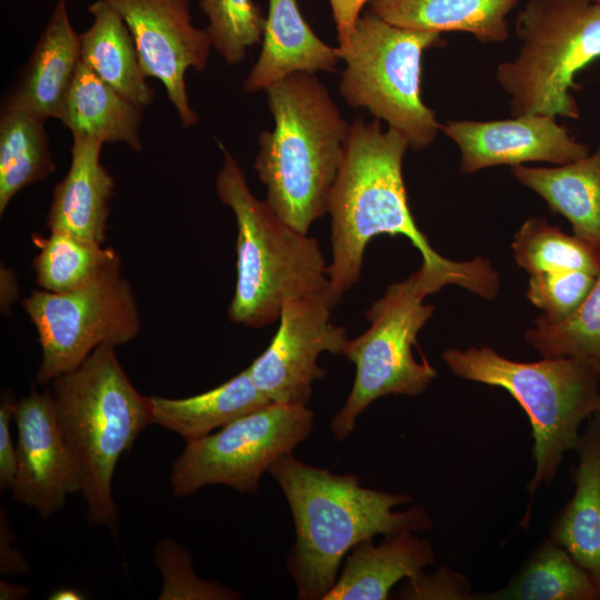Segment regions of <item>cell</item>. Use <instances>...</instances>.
<instances>
[{
  "label": "cell",
  "mask_w": 600,
  "mask_h": 600,
  "mask_svg": "<svg viewBox=\"0 0 600 600\" xmlns=\"http://www.w3.org/2000/svg\"><path fill=\"white\" fill-rule=\"evenodd\" d=\"M574 493L550 539L582 567L600 589V414L590 420L576 448Z\"/></svg>",
  "instance_id": "20"
},
{
  "label": "cell",
  "mask_w": 600,
  "mask_h": 600,
  "mask_svg": "<svg viewBox=\"0 0 600 600\" xmlns=\"http://www.w3.org/2000/svg\"><path fill=\"white\" fill-rule=\"evenodd\" d=\"M218 144L223 162L216 191L237 223V281L228 316L234 323L261 328L279 318L286 301L327 289L328 264L318 240L256 198L238 161Z\"/></svg>",
  "instance_id": "5"
},
{
  "label": "cell",
  "mask_w": 600,
  "mask_h": 600,
  "mask_svg": "<svg viewBox=\"0 0 600 600\" xmlns=\"http://www.w3.org/2000/svg\"><path fill=\"white\" fill-rule=\"evenodd\" d=\"M434 293L420 268L406 280L387 287L384 294L366 311L369 328L347 341L342 353L356 366L352 389L340 411L332 418L336 439H346L357 418L374 400L388 394L414 397L436 379L437 370L422 358L418 362L412 346L421 328L433 313L423 299Z\"/></svg>",
  "instance_id": "9"
},
{
  "label": "cell",
  "mask_w": 600,
  "mask_h": 600,
  "mask_svg": "<svg viewBox=\"0 0 600 600\" xmlns=\"http://www.w3.org/2000/svg\"><path fill=\"white\" fill-rule=\"evenodd\" d=\"M441 44L440 33L400 28L366 11L348 42L334 48L346 62L341 97L403 133L412 150L426 149L441 123L420 97L421 58Z\"/></svg>",
  "instance_id": "8"
},
{
  "label": "cell",
  "mask_w": 600,
  "mask_h": 600,
  "mask_svg": "<svg viewBox=\"0 0 600 600\" xmlns=\"http://www.w3.org/2000/svg\"><path fill=\"white\" fill-rule=\"evenodd\" d=\"M336 22L339 46H344L353 32L360 11L371 0H329Z\"/></svg>",
  "instance_id": "36"
},
{
  "label": "cell",
  "mask_w": 600,
  "mask_h": 600,
  "mask_svg": "<svg viewBox=\"0 0 600 600\" xmlns=\"http://www.w3.org/2000/svg\"><path fill=\"white\" fill-rule=\"evenodd\" d=\"M597 413L600 414V394H599V403H598V410H597Z\"/></svg>",
  "instance_id": "40"
},
{
  "label": "cell",
  "mask_w": 600,
  "mask_h": 600,
  "mask_svg": "<svg viewBox=\"0 0 600 600\" xmlns=\"http://www.w3.org/2000/svg\"><path fill=\"white\" fill-rule=\"evenodd\" d=\"M103 142L73 136L67 174L53 189L48 210L50 231H62L103 243L114 180L101 163Z\"/></svg>",
  "instance_id": "17"
},
{
  "label": "cell",
  "mask_w": 600,
  "mask_h": 600,
  "mask_svg": "<svg viewBox=\"0 0 600 600\" xmlns=\"http://www.w3.org/2000/svg\"><path fill=\"white\" fill-rule=\"evenodd\" d=\"M399 598L444 600L474 599L468 580L447 566L441 567L433 574H424L421 571L414 578L408 579V583L400 592Z\"/></svg>",
  "instance_id": "34"
},
{
  "label": "cell",
  "mask_w": 600,
  "mask_h": 600,
  "mask_svg": "<svg viewBox=\"0 0 600 600\" xmlns=\"http://www.w3.org/2000/svg\"><path fill=\"white\" fill-rule=\"evenodd\" d=\"M440 130L458 146L462 173L532 161L560 166L590 153L588 144L577 141L554 117L546 114L491 121L450 120Z\"/></svg>",
  "instance_id": "15"
},
{
  "label": "cell",
  "mask_w": 600,
  "mask_h": 600,
  "mask_svg": "<svg viewBox=\"0 0 600 600\" xmlns=\"http://www.w3.org/2000/svg\"><path fill=\"white\" fill-rule=\"evenodd\" d=\"M597 279V276L580 270L531 274L527 297L542 311L539 319L560 322L579 309Z\"/></svg>",
  "instance_id": "33"
},
{
  "label": "cell",
  "mask_w": 600,
  "mask_h": 600,
  "mask_svg": "<svg viewBox=\"0 0 600 600\" xmlns=\"http://www.w3.org/2000/svg\"><path fill=\"white\" fill-rule=\"evenodd\" d=\"M44 122L26 112L1 109L0 216L21 189L56 169Z\"/></svg>",
  "instance_id": "26"
},
{
  "label": "cell",
  "mask_w": 600,
  "mask_h": 600,
  "mask_svg": "<svg viewBox=\"0 0 600 600\" xmlns=\"http://www.w3.org/2000/svg\"><path fill=\"white\" fill-rule=\"evenodd\" d=\"M80 61V37L71 24L68 0H57L1 109L59 120Z\"/></svg>",
  "instance_id": "16"
},
{
  "label": "cell",
  "mask_w": 600,
  "mask_h": 600,
  "mask_svg": "<svg viewBox=\"0 0 600 600\" xmlns=\"http://www.w3.org/2000/svg\"><path fill=\"white\" fill-rule=\"evenodd\" d=\"M39 249L32 261L38 286L50 292H69L99 277L121 261L111 247L62 231L33 234Z\"/></svg>",
  "instance_id": "28"
},
{
  "label": "cell",
  "mask_w": 600,
  "mask_h": 600,
  "mask_svg": "<svg viewBox=\"0 0 600 600\" xmlns=\"http://www.w3.org/2000/svg\"><path fill=\"white\" fill-rule=\"evenodd\" d=\"M512 176L567 218L573 234L600 249V142L592 154L550 168H511Z\"/></svg>",
  "instance_id": "21"
},
{
  "label": "cell",
  "mask_w": 600,
  "mask_h": 600,
  "mask_svg": "<svg viewBox=\"0 0 600 600\" xmlns=\"http://www.w3.org/2000/svg\"><path fill=\"white\" fill-rule=\"evenodd\" d=\"M517 264L530 276L566 270L600 276V249L577 236H568L544 218L527 219L512 244Z\"/></svg>",
  "instance_id": "29"
},
{
  "label": "cell",
  "mask_w": 600,
  "mask_h": 600,
  "mask_svg": "<svg viewBox=\"0 0 600 600\" xmlns=\"http://www.w3.org/2000/svg\"><path fill=\"white\" fill-rule=\"evenodd\" d=\"M17 402L4 397L0 407V489L10 490L17 470V450L10 431Z\"/></svg>",
  "instance_id": "35"
},
{
  "label": "cell",
  "mask_w": 600,
  "mask_h": 600,
  "mask_svg": "<svg viewBox=\"0 0 600 600\" xmlns=\"http://www.w3.org/2000/svg\"><path fill=\"white\" fill-rule=\"evenodd\" d=\"M478 599L600 600V589L562 547L549 539L507 586Z\"/></svg>",
  "instance_id": "27"
},
{
  "label": "cell",
  "mask_w": 600,
  "mask_h": 600,
  "mask_svg": "<svg viewBox=\"0 0 600 600\" xmlns=\"http://www.w3.org/2000/svg\"><path fill=\"white\" fill-rule=\"evenodd\" d=\"M21 303L38 333L41 362L36 379L42 386L79 367L98 347L126 344L141 330L121 261L79 289L33 290Z\"/></svg>",
  "instance_id": "10"
},
{
  "label": "cell",
  "mask_w": 600,
  "mask_h": 600,
  "mask_svg": "<svg viewBox=\"0 0 600 600\" xmlns=\"http://www.w3.org/2000/svg\"><path fill=\"white\" fill-rule=\"evenodd\" d=\"M0 522V571L3 574H24L29 572V566L23 554L11 547L12 532L10 531L6 512L1 508Z\"/></svg>",
  "instance_id": "37"
},
{
  "label": "cell",
  "mask_w": 600,
  "mask_h": 600,
  "mask_svg": "<svg viewBox=\"0 0 600 600\" xmlns=\"http://www.w3.org/2000/svg\"><path fill=\"white\" fill-rule=\"evenodd\" d=\"M442 359L454 376L502 388L526 411L532 429L536 463L528 486L532 501L540 486L553 481L564 453L576 450L582 421L597 413L599 373L572 358L519 362L483 346L449 349Z\"/></svg>",
  "instance_id": "6"
},
{
  "label": "cell",
  "mask_w": 600,
  "mask_h": 600,
  "mask_svg": "<svg viewBox=\"0 0 600 600\" xmlns=\"http://www.w3.org/2000/svg\"><path fill=\"white\" fill-rule=\"evenodd\" d=\"M268 472L283 492L294 522L296 543L287 557V570L298 599L323 600L343 558L360 541L432 528L421 506L393 511L411 502L410 496L364 488L354 474H334L292 453L279 458Z\"/></svg>",
  "instance_id": "2"
},
{
  "label": "cell",
  "mask_w": 600,
  "mask_h": 600,
  "mask_svg": "<svg viewBox=\"0 0 600 600\" xmlns=\"http://www.w3.org/2000/svg\"><path fill=\"white\" fill-rule=\"evenodd\" d=\"M50 599L52 600H80V599H83V596L76 590L64 588V589L54 591L50 596Z\"/></svg>",
  "instance_id": "39"
},
{
  "label": "cell",
  "mask_w": 600,
  "mask_h": 600,
  "mask_svg": "<svg viewBox=\"0 0 600 600\" xmlns=\"http://www.w3.org/2000/svg\"><path fill=\"white\" fill-rule=\"evenodd\" d=\"M408 139L400 131H382L378 119L357 118L351 124L344 157L332 188L331 262L327 274L329 292L337 304L359 281L367 244L378 234H401L422 256V271L438 290L456 284L492 300L499 276L489 260L477 257L457 262L439 254L419 230L410 212L402 178Z\"/></svg>",
  "instance_id": "1"
},
{
  "label": "cell",
  "mask_w": 600,
  "mask_h": 600,
  "mask_svg": "<svg viewBox=\"0 0 600 600\" xmlns=\"http://www.w3.org/2000/svg\"><path fill=\"white\" fill-rule=\"evenodd\" d=\"M149 400L152 423L173 431L186 442L206 437L212 430L272 403L254 384L248 368L197 396L181 399L152 396Z\"/></svg>",
  "instance_id": "25"
},
{
  "label": "cell",
  "mask_w": 600,
  "mask_h": 600,
  "mask_svg": "<svg viewBox=\"0 0 600 600\" xmlns=\"http://www.w3.org/2000/svg\"><path fill=\"white\" fill-rule=\"evenodd\" d=\"M18 430L17 470L11 497L42 518L59 511L67 497L81 492L77 463L58 426L51 390L31 392L14 410Z\"/></svg>",
  "instance_id": "14"
},
{
  "label": "cell",
  "mask_w": 600,
  "mask_h": 600,
  "mask_svg": "<svg viewBox=\"0 0 600 600\" xmlns=\"http://www.w3.org/2000/svg\"><path fill=\"white\" fill-rule=\"evenodd\" d=\"M520 0H371V11L406 29L437 32L460 31L482 43L503 42L509 37L507 16Z\"/></svg>",
  "instance_id": "22"
},
{
  "label": "cell",
  "mask_w": 600,
  "mask_h": 600,
  "mask_svg": "<svg viewBox=\"0 0 600 600\" xmlns=\"http://www.w3.org/2000/svg\"><path fill=\"white\" fill-rule=\"evenodd\" d=\"M262 48L243 82L253 93L296 72L336 70L334 48L324 43L303 19L297 0H269Z\"/></svg>",
  "instance_id": "18"
},
{
  "label": "cell",
  "mask_w": 600,
  "mask_h": 600,
  "mask_svg": "<svg viewBox=\"0 0 600 600\" xmlns=\"http://www.w3.org/2000/svg\"><path fill=\"white\" fill-rule=\"evenodd\" d=\"M51 384L57 422L80 472L86 518L117 537L113 473L120 457L152 423L149 397L134 388L112 346L98 347Z\"/></svg>",
  "instance_id": "4"
},
{
  "label": "cell",
  "mask_w": 600,
  "mask_h": 600,
  "mask_svg": "<svg viewBox=\"0 0 600 600\" xmlns=\"http://www.w3.org/2000/svg\"><path fill=\"white\" fill-rule=\"evenodd\" d=\"M334 306L329 287L283 303L274 337L248 367L270 401L308 406L313 382L326 374L319 356L324 351L340 354L348 341L346 328L330 322Z\"/></svg>",
  "instance_id": "12"
},
{
  "label": "cell",
  "mask_w": 600,
  "mask_h": 600,
  "mask_svg": "<svg viewBox=\"0 0 600 600\" xmlns=\"http://www.w3.org/2000/svg\"><path fill=\"white\" fill-rule=\"evenodd\" d=\"M154 562L162 576L159 600H232L233 590L197 576L189 550L171 539L154 546Z\"/></svg>",
  "instance_id": "32"
},
{
  "label": "cell",
  "mask_w": 600,
  "mask_h": 600,
  "mask_svg": "<svg viewBox=\"0 0 600 600\" xmlns=\"http://www.w3.org/2000/svg\"><path fill=\"white\" fill-rule=\"evenodd\" d=\"M199 6L209 20L212 48L226 63L241 62L262 41L267 16L252 0H199Z\"/></svg>",
  "instance_id": "31"
},
{
  "label": "cell",
  "mask_w": 600,
  "mask_h": 600,
  "mask_svg": "<svg viewBox=\"0 0 600 600\" xmlns=\"http://www.w3.org/2000/svg\"><path fill=\"white\" fill-rule=\"evenodd\" d=\"M144 108L100 79L80 61L59 120L73 136L142 150L140 127Z\"/></svg>",
  "instance_id": "23"
},
{
  "label": "cell",
  "mask_w": 600,
  "mask_h": 600,
  "mask_svg": "<svg viewBox=\"0 0 600 600\" xmlns=\"http://www.w3.org/2000/svg\"><path fill=\"white\" fill-rule=\"evenodd\" d=\"M123 19L147 77L158 79L181 126L199 122L191 107L186 72L203 71L212 49L206 29L192 23L188 0H106Z\"/></svg>",
  "instance_id": "13"
},
{
  "label": "cell",
  "mask_w": 600,
  "mask_h": 600,
  "mask_svg": "<svg viewBox=\"0 0 600 600\" xmlns=\"http://www.w3.org/2000/svg\"><path fill=\"white\" fill-rule=\"evenodd\" d=\"M516 59L497 67L512 116L579 119L574 76L600 58V2L528 0L519 11Z\"/></svg>",
  "instance_id": "7"
},
{
  "label": "cell",
  "mask_w": 600,
  "mask_h": 600,
  "mask_svg": "<svg viewBox=\"0 0 600 600\" xmlns=\"http://www.w3.org/2000/svg\"><path fill=\"white\" fill-rule=\"evenodd\" d=\"M87 10L92 23L79 33L81 61L126 98L146 108L154 91L123 19L106 0L90 3Z\"/></svg>",
  "instance_id": "24"
},
{
  "label": "cell",
  "mask_w": 600,
  "mask_h": 600,
  "mask_svg": "<svg viewBox=\"0 0 600 600\" xmlns=\"http://www.w3.org/2000/svg\"><path fill=\"white\" fill-rule=\"evenodd\" d=\"M593 1L600 2V0H593Z\"/></svg>",
  "instance_id": "41"
},
{
  "label": "cell",
  "mask_w": 600,
  "mask_h": 600,
  "mask_svg": "<svg viewBox=\"0 0 600 600\" xmlns=\"http://www.w3.org/2000/svg\"><path fill=\"white\" fill-rule=\"evenodd\" d=\"M28 588L26 586H14L3 580L0 581V599H21L28 594Z\"/></svg>",
  "instance_id": "38"
},
{
  "label": "cell",
  "mask_w": 600,
  "mask_h": 600,
  "mask_svg": "<svg viewBox=\"0 0 600 600\" xmlns=\"http://www.w3.org/2000/svg\"><path fill=\"white\" fill-rule=\"evenodd\" d=\"M313 418L308 406L272 402L187 442L172 464V494L183 498L209 484L258 491L261 476L309 437Z\"/></svg>",
  "instance_id": "11"
},
{
  "label": "cell",
  "mask_w": 600,
  "mask_h": 600,
  "mask_svg": "<svg viewBox=\"0 0 600 600\" xmlns=\"http://www.w3.org/2000/svg\"><path fill=\"white\" fill-rule=\"evenodd\" d=\"M266 92L274 128L260 133L253 168L271 209L308 233L328 212L350 124L313 73H291Z\"/></svg>",
  "instance_id": "3"
},
{
  "label": "cell",
  "mask_w": 600,
  "mask_h": 600,
  "mask_svg": "<svg viewBox=\"0 0 600 600\" xmlns=\"http://www.w3.org/2000/svg\"><path fill=\"white\" fill-rule=\"evenodd\" d=\"M403 531L386 537L378 546L360 541L346 556L341 576L323 600H386L401 579H411L433 563L429 539Z\"/></svg>",
  "instance_id": "19"
},
{
  "label": "cell",
  "mask_w": 600,
  "mask_h": 600,
  "mask_svg": "<svg viewBox=\"0 0 600 600\" xmlns=\"http://www.w3.org/2000/svg\"><path fill=\"white\" fill-rule=\"evenodd\" d=\"M534 326L524 339L543 358H572L600 376V276L573 314L554 323L537 318Z\"/></svg>",
  "instance_id": "30"
}]
</instances>
